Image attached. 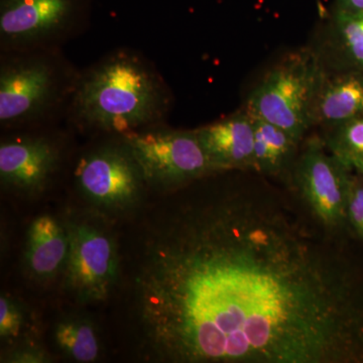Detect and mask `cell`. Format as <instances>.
<instances>
[{
  "instance_id": "9",
  "label": "cell",
  "mask_w": 363,
  "mask_h": 363,
  "mask_svg": "<svg viewBox=\"0 0 363 363\" xmlns=\"http://www.w3.org/2000/svg\"><path fill=\"white\" fill-rule=\"evenodd\" d=\"M352 175L327 150L323 140L313 138L300 149L286 179L317 228L332 238L347 228L346 210Z\"/></svg>"
},
{
  "instance_id": "11",
  "label": "cell",
  "mask_w": 363,
  "mask_h": 363,
  "mask_svg": "<svg viewBox=\"0 0 363 363\" xmlns=\"http://www.w3.org/2000/svg\"><path fill=\"white\" fill-rule=\"evenodd\" d=\"M195 131L217 174L253 171L255 130L252 114L245 107Z\"/></svg>"
},
{
  "instance_id": "15",
  "label": "cell",
  "mask_w": 363,
  "mask_h": 363,
  "mask_svg": "<svg viewBox=\"0 0 363 363\" xmlns=\"http://www.w3.org/2000/svg\"><path fill=\"white\" fill-rule=\"evenodd\" d=\"M329 45L337 70L363 73V11H334L329 28Z\"/></svg>"
},
{
  "instance_id": "18",
  "label": "cell",
  "mask_w": 363,
  "mask_h": 363,
  "mask_svg": "<svg viewBox=\"0 0 363 363\" xmlns=\"http://www.w3.org/2000/svg\"><path fill=\"white\" fill-rule=\"evenodd\" d=\"M323 142L346 168L363 176V116L328 128Z\"/></svg>"
},
{
  "instance_id": "3",
  "label": "cell",
  "mask_w": 363,
  "mask_h": 363,
  "mask_svg": "<svg viewBox=\"0 0 363 363\" xmlns=\"http://www.w3.org/2000/svg\"><path fill=\"white\" fill-rule=\"evenodd\" d=\"M80 70L62 48L0 52V131L65 123Z\"/></svg>"
},
{
  "instance_id": "13",
  "label": "cell",
  "mask_w": 363,
  "mask_h": 363,
  "mask_svg": "<svg viewBox=\"0 0 363 363\" xmlns=\"http://www.w3.org/2000/svg\"><path fill=\"white\" fill-rule=\"evenodd\" d=\"M363 116V73L325 67L313 108V126L328 130Z\"/></svg>"
},
{
  "instance_id": "21",
  "label": "cell",
  "mask_w": 363,
  "mask_h": 363,
  "mask_svg": "<svg viewBox=\"0 0 363 363\" xmlns=\"http://www.w3.org/2000/svg\"><path fill=\"white\" fill-rule=\"evenodd\" d=\"M334 11H363V0H336Z\"/></svg>"
},
{
  "instance_id": "8",
  "label": "cell",
  "mask_w": 363,
  "mask_h": 363,
  "mask_svg": "<svg viewBox=\"0 0 363 363\" xmlns=\"http://www.w3.org/2000/svg\"><path fill=\"white\" fill-rule=\"evenodd\" d=\"M140 164L152 197L169 194L217 174L194 130L156 124L123 135Z\"/></svg>"
},
{
  "instance_id": "12",
  "label": "cell",
  "mask_w": 363,
  "mask_h": 363,
  "mask_svg": "<svg viewBox=\"0 0 363 363\" xmlns=\"http://www.w3.org/2000/svg\"><path fill=\"white\" fill-rule=\"evenodd\" d=\"M69 255V236L61 217H35L26 233L23 262L28 277L40 281L63 277Z\"/></svg>"
},
{
  "instance_id": "19",
  "label": "cell",
  "mask_w": 363,
  "mask_h": 363,
  "mask_svg": "<svg viewBox=\"0 0 363 363\" xmlns=\"http://www.w3.org/2000/svg\"><path fill=\"white\" fill-rule=\"evenodd\" d=\"M2 362L45 363L51 362L52 357L45 350L40 339L28 340L2 350Z\"/></svg>"
},
{
  "instance_id": "20",
  "label": "cell",
  "mask_w": 363,
  "mask_h": 363,
  "mask_svg": "<svg viewBox=\"0 0 363 363\" xmlns=\"http://www.w3.org/2000/svg\"><path fill=\"white\" fill-rule=\"evenodd\" d=\"M346 222L355 235L363 240V176L353 173L348 194Z\"/></svg>"
},
{
  "instance_id": "2",
  "label": "cell",
  "mask_w": 363,
  "mask_h": 363,
  "mask_svg": "<svg viewBox=\"0 0 363 363\" xmlns=\"http://www.w3.org/2000/svg\"><path fill=\"white\" fill-rule=\"evenodd\" d=\"M174 102L156 64L124 45L81 69L65 123L79 138L126 135L168 123Z\"/></svg>"
},
{
  "instance_id": "16",
  "label": "cell",
  "mask_w": 363,
  "mask_h": 363,
  "mask_svg": "<svg viewBox=\"0 0 363 363\" xmlns=\"http://www.w3.org/2000/svg\"><path fill=\"white\" fill-rule=\"evenodd\" d=\"M52 339L60 352L79 363L96 362L102 352L101 340L93 321L81 315H67L55 324Z\"/></svg>"
},
{
  "instance_id": "5",
  "label": "cell",
  "mask_w": 363,
  "mask_h": 363,
  "mask_svg": "<svg viewBox=\"0 0 363 363\" xmlns=\"http://www.w3.org/2000/svg\"><path fill=\"white\" fill-rule=\"evenodd\" d=\"M69 236L63 279L67 293L81 305L107 302L121 279V243L116 222L83 206L67 208L61 216Z\"/></svg>"
},
{
  "instance_id": "17",
  "label": "cell",
  "mask_w": 363,
  "mask_h": 363,
  "mask_svg": "<svg viewBox=\"0 0 363 363\" xmlns=\"http://www.w3.org/2000/svg\"><path fill=\"white\" fill-rule=\"evenodd\" d=\"M40 339L39 327L25 303L9 294L0 297V340L4 348Z\"/></svg>"
},
{
  "instance_id": "14",
  "label": "cell",
  "mask_w": 363,
  "mask_h": 363,
  "mask_svg": "<svg viewBox=\"0 0 363 363\" xmlns=\"http://www.w3.org/2000/svg\"><path fill=\"white\" fill-rule=\"evenodd\" d=\"M250 114L255 130L253 172L264 176L288 178L303 140L276 124L267 123L252 112Z\"/></svg>"
},
{
  "instance_id": "10",
  "label": "cell",
  "mask_w": 363,
  "mask_h": 363,
  "mask_svg": "<svg viewBox=\"0 0 363 363\" xmlns=\"http://www.w3.org/2000/svg\"><path fill=\"white\" fill-rule=\"evenodd\" d=\"M87 26L79 0H1L0 52L63 49Z\"/></svg>"
},
{
  "instance_id": "1",
  "label": "cell",
  "mask_w": 363,
  "mask_h": 363,
  "mask_svg": "<svg viewBox=\"0 0 363 363\" xmlns=\"http://www.w3.org/2000/svg\"><path fill=\"white\" fill-rule=\"evenodd\" d=\"M211 176L154 197L121 243L133 350L157 363H363V283L331 236Z\"/></svg>"
},
{
  "instance_id": "6",
  "label": "cell",
  "mask_w": 363,
  "mask_h": 363,
  "mask_svg": "<svg viewBox=\"0 0 363 363\" xmlns=\"http://www.w3.org/2000/svg\"><path fill=\"white\" fill-rule=\"evenodd\" d=\"M78 138L65 123L2 131V191L23 199H37L60 184H65Z\"/></svg>"
},
{
  "instance_id": "4",
  "label": "cell",
  "mask_w": 363,
  "mask_h": 363,
  "mask_svg": "<svg viewBox=\"0 0 363 363\" xmlns=\"http://www.w3.org/2000/svg\"><path fill=\"white\" fill-rule=\"evenodd\" d=\"M84 140L74 155L65 185L78 204L116 223L135 218L152 194L130 143L123 135Z\"/></svg>"
},
{
  "instance_id": "7",
  "label": "cell",
  "mask_w": 363,
  "mask_h": 363,
  "mask_svg": "<svg viewBox=\"0 0 363 363\" xmlns=\"http://www.w3.org/2000/svg\"><path fill=\"white\" fill-rule=\"evenodd\" d=\"M325 65L319 52H291L250 93L245 108L304 140L313 126V108Z\"/></svg>"
}]
</instances>
